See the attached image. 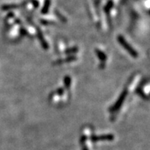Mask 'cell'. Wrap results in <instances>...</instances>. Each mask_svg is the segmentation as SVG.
<instances>
[{"label": "cell", "mask_w": 150, "mask_h": 150, "mask_svg": "<svg viewBox=\"0 0 150 150\" xmlns=\"http://www.w3.org/2000/svg\"><path fill=\"white\" fill-rule=\"evenodd\" d=\"M117 39H118V42L121 44V45L124 47L125 49L127 50V52L130 54L132 57H138L139 54L138 53H137V52H136L133 47H131V46L129 45V44L128 42L124 39V38L121 35H119L118 38H117Z\"/></svg>", "instance_id": "6da1fadb"}, {"label": "cell", "mask_w": 150, "mask_h": 150, "mask_svg": "<svg viewBox=\"0 0 150 150\" xmlns=\"http://www.w3.org/2000/svg\"><path fill=\"white\" fill-rule=\"evenodd\" d=\"M127 93H128V92H127V90H124V91H122V93H121L120 97H119V99L117 100L116 103L110 108V112H114V111L117 110H119V109L120 108L121 105H122V103L124 102L125 98L127 97Z\"/></svg>", "instance_id": "7a4b0ae2"}, {"label": "cell", "mask_w": 150, "mask_h": 150, "mask_svg": "<svg viewBox=\"0 0 150 150\" xmlns=\"http://www.w3.org/2000/svg\"><path fill=\"white\" fill-rule=\"evenodd\" d=\"M114 139V136L111 134L102 135V136H93L91 139L93 141H99V140H112Z\"/></svg>", "instance_id": "3957f363"}, {"label": "cell", "mask_w": 150, "mask_h": 150, "mask_svg": "<svg viewBox=\"0 0 150 150\" xmlns=\"http://www.w3.org/2000/svg\"><path fill=\"white\" fill-rule=\"evenodd\" d=\"M37 32H38V38H39V41L41 42V43H42V47L45 48V49H47L48 48V45H47V43L46 42V41L45 40V38H44L43 37V34H42V31L39 29V28H37Z\"/></svg>", "instance_id": "277c9868"}, {"label": "cell", "mask_w": 150, "mask_h": 150, "mask_svg": "<svg viewBox=\"0 0 150 150\" xmlns=\"http://www.w3.org/2000/svg\"><path fill=\"white\" fill-rule=\"evenodd\" d=\"M76 59H77L76 57H74V56H71V57H68L67 58H66V59L58 60V61H55V62H54V64H61L64 63V62H68V61H74V60Z\"/></svg>", "instance_id": "5b68a950"}, {"label": "cell", "mask_w": 150, "mask_h": 150, "mask_svg": "<svg viewBox=\"0 0 150 150\" xmlns=\"http://www.w3.org/2000/svg\"><path fill=\"white\" fill-rule=\"evenodd\" d=\"M96 52H97V56L99 57V59L100 60V61H106V59H107V57H106L105 54L103 53V52H101V51H100V50L97 49V50H96Z\"/></svg>", "instance_id": "8992f818"}, {"label": "cell", "mask_w": 150, "mask_h": 150, "mask_svg": "<svg viewBox=\"0 0 150 150\" xmlns=\"http://www.w3.org/2000/svg\"><path fill=\"white\" fill-rule=\"evenodd\" d=\"M49 6H50V1L49 0H46L45 4L43 9H42V13H47V12H48Z\"/></svg>", "instance_id": "52a82bcc"}, {"label": "cell", "mask_w": 150, "mask_h": 150, "mask_svg": "<svg viewBox=\"0 0 150 150\" xmlns=\"http://www.w3.org/2000/svg\"><path fill=\"white\" fill-rule=\"evenodd\" d=\"M64 84H65V86L67 87H69L70 86H71V77H65V78H64Z\"/></svg>", "instance_id": "ba28073f"}, {"label": "cell", "mask_w": 150, "mask_h": 150, "mask_svg": "<svg viewBox=\"0 0 150 150\" xmlns=\"http://www.w3.org/2000/svg\"><path fill=\"white\" fill-rule=\"evenodd\" d=\"M136 92H137V93H138V94L139 95V96H140L141 97H142V98L146 99V100H148V99H149L148 97L145 95V93H143V91H142L141 89H137Z\"/></svg>", "instance_id": "9c48e42d"}, {"label": "cell", "mask_w": 150, "mask_h": 150, "mask_svg": "<svg viewBox=\"0 0 150 150\" xmlns=\"http://www.w3.org/2000/svg\"><path fill=\"white\" fill-rule=\"evenodd\" d=\"M78 48L77 47H73V48H70V49H67L66 51V53L68 54V53H72V52H77Z\"/></svg>", "instance_id": "30bf717a"}, {"label": "cell", "mask_w": 150, "mask_h": 150, "mask_svg": "<svg viewBox=\"0 0 150 150\" xmlns=\"http://www.w3.org/2000/svg\"><path fill=\"white\" fill-rule=\"evenodd\" d=\"M18 6H15V5H10V6H4L3 8H4L5 10L6 9H12V8H17Z\"/></svg>", "instance_id": "8fae6325"}, {"label": "cell", "mask_w": 150, "mask_h": 150, "mask_svg": "<svg viewBox=\"0 0 150 150\" xmlns=\"http://www.w3.org/2000/svg\"><path fill=\"white\" fill-rule=\"evenodd\" d=\"M63 91H64V90L62 89V88H60L59 90H57V93H60V94H61V93H63Z\"/></svg>", "instance_id": "7c38bea8"}, {"label": "cell", "mask_w": 150, "mask_h": 150, "mask_svg": "<svg viewBox=\"0 0 150 150\" xmlns=\"http://www.w3.org/2000/svg\"><path fill=\"white\" fill-rule=\"evenodd\" d=\"M21 32H22V35H27V32L25 29H23V28L21 30Z\"/></svg>", "instance_id": "4fadbf2b"}]
</instances>
